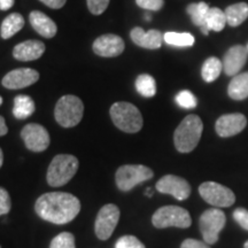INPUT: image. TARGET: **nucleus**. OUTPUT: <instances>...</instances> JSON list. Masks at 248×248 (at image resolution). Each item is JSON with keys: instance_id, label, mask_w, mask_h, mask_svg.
<instances>
[{"instance_id": "20e7f679", "label": "nucleus", "mask_w": 248, "mask_h": 248, "mask_svg": "<svg viewBox=\"0 0 248 248\" xmlns=\"http://www.w3.org/2000/svg\"><path fill=\"white\" fill-rule=\"evenodd\" d=\"M78 160L70 154H59L52 160L47 169V183L53 187L66 185L78 170Z\"/></svg>"}, {"instance_id": "f03ea898", "label": "nucleus", "mask_w": 248, "mask_h": 248, "mask_svg": "<svg viewBox=\"0 0 248 248\" xmlns=\"http://www.w3.org/2000/svg\"><path fill=\"white\" fill-rule=\"evenodd\" d=\"M203 123L198 115H188L182 121L173 133L175 146L181 153H190L199 144Z\"/></svg>"}, {"instance_id": "72a5a7b5", "label": "nucleus", "mask_w": 248, "mask_h": 248, "mask_svg": "<svg viewBox=\"0 0 248 248\" xmlns=\"http://www.w3.org/2000/svg\"><path fill=\"white\" fill-rule=\"evenodd\" d=\"M139 7L147 11H160L163 7L164 0H136Z\"/></svg>"}, {"instance_id": "aec40b11", "label": "nucleus", "mask_w": 248, "mask_h": 248, "mask_svg": "<svg viewBox=\"0 0 248 248\" xmlns=\"http://www.w3.org/2000/svg\"><path fill=\"white\" fill-rule=\"evenodd\" d=\"M229 97L233 100H244L248 97V71L233 76L228 88Z\"/></svg>"}, {"instance_id": "ea45409f", "label": "nucleus", "mask_w": 248, "mask_h": 248, "mask_svg": "<svg viewBox=\"0 0 248 248\" xmlns=\"http://www.w3.org/2000/svg\"><path fill=\"white\" fill-rule=\"evenodd\" d=\"M2 162H4V153H2L1 148H0V168H1Z\"/></svg>"}, {"instance_id": "f3484780", "label": "nucleus", "mask_w": 248, "mask_h": 248, "mask_svg": "<svg viewBox=\"0 0 248 248\" xmlns=\"http://www.w3.org/2000/svg\"><path fill=\"white\" fill-rule=\"evenodd\" d=\"M132 42L136 45L147 49H157L162 45L163 36L159 30L144 31L141 28H133L130 33Z\"/></svg>"}, {"instance_id": "2eb2a0df", "label": "nucleus", "mask_w": 248, "mask_h": 248, "mask_svg": "<svg viewBox=\"0 0 248 248\" xmlns=\"http://www.w3.org/2000/svg\"><path fill=\"white\" fill-rule=\"evenodd\" d=\"M123 39L117 35H104L97 38L93 43V52L102 58L119 57L124 51Z\"/></svg>"}, {"instance_id": "473e14b6", "label": "nucleus", "mask_w": 248, "mask_h": 248, "mask_svg": "<svg viewBox=\"0 0 248 248\" xmlns=\"http://www.w3.org/2000/svg\"><path fill=\"white\" fill-rule=\"evenodd\" d=\"M12 200L8 192L5 188L0 187V216L7 214L11 210Z\"/></svg>"}, {"instance_id": "f257e3e1", "label": "nucleus", "mask_w": 248, "mask_h": 248, "mask_svg": "<svg viewBox=\"0 0 248 248\" xmlns=\"http://www.w3.org/2000/svg\"><path fill=\"white\" fill-rule=\"evenodd\" d=\"M35 210L37 215L45 221L66 224L78 215L80 202L75 195L67 192H49L38 198Z\"/></svg>"}, {"instance_id": "b1692460", "label": "nucleus", "mask_w": 248, "mask_h": 248, "mask_svg": "<svg viewBox=\"0 0 248 248\" xmlns=\"http://www.w3.org/2000/svg\"><path fill=\"white\" fill-rule=\"evenodd\" d=\"M222 69L223 62L215 57H210L204 61L202 69H201V76H202L204 82L213 83L221 75Z\"/></svg>"}, {"instance_id": "0eeeda50", "label": "nucleus", "mask_w": 248, "mask_h": 248, "mask_svg": "<svg viewBox=\"0 0 248 248\" xmlns=\"http://www.w3.org/2000/svg\"><path fill=\"white\" fill-rule=\"evenodd\" d=\"M154 176L153 170L142 164H125L117 169L115 181L121 191L128 192L135 186L144 183Z\"/></svg>"}, {"instance_id": "dca6fc26", "label": "nucleus", "mask_w": 248, "mask_h": 248, "mask_svg": "<svg viewBox=\"0 0 248 248\" xmlns=\"http://www.w3.org/2000/svg\"><path fill=\"white\" fill-rule=\"evenodd\" d=\"M248 49L243 45H234L229 48L223 59V69L228 76H235L246 63Z\"/></svg>"}, {"instance_id": "9b49d317", "label": "nucleus", "mask_w": 248, "mask_h": 248, "mask_svg": "<svg viewBox=\"0 0 248 248\" xmlns=\"http://www.w3.org/2000/svg\"><path fill=\"white\" fill-rule=\"evenodd\" d=\"M21 137L28 150L32 152H43L49 146V135L47 130L40 124H27L21 131Z\"/></svg>"}, {"instance_id": "9d476101", "label": "nucleus", "mask_w": 248, "mask_h": 248, "mask_svg": "<svg viewBox=\"0 0 248 248\" xmlns=\"http://www.w3.org/2000/svg\"><path fill=\"white\" fill-rule=\"evenodd\" d=\"M120 219V209L116 204L108 203L99 210L94 223V231L98 239L107 240L115 230Z\"/></svg>"}, {"instance_id": "a878e982", "label": "nucleus", "mask_w": 248, "mask_h": 248, "mask_svg": "<svg viewBox=\"0 0 248 248\" xmlns=\"http://www.w3.org/2000/svg\"><path fill=\"white\" fill-rule=\"evenodd\" d=\"M136 89L138 93L145 98L154 97L156 93V83L148 74H141L136 79Z\"/></svg>"}, {"instance_id": "6ab92c4d", "label": "nucleus", "mask_w": 248, "mask_h": 248, "mask_svg": "<svg viewBox=\"0 0 248 248\" xmlns=\"http://www.w3.org/2000/svg\"><path fill=\"white\" fill-rule=\"evenodd\" d=\"M29 20L31 26H32L33 29H35L40 36L45 37V38H52V37L57 35V24H55V22L51 17H48L47 15L42 13V12H31Z\"/></svg>"}, {"instance_id": "cd10ccee", "label": "nucleus", "mask_w": 248, "mask_h": 248, "mask_svg": "<svg viewBox=\"0 0 248 248\" xmlns=\"http://www.w3.org/2000/svg\"><path fill=\"white\" fill-rule=\"evenodd\" d=\"M163 39L168 45L177 47H190L194 44V37L188 32H166Z\"/></svg>"}, {"instance_id": "bb28decb", "label": "nucleus", "mask_w": 248, "mask_h": 248, "mask_svg": "<svg viewBox=\"0 0 248 248\" xmlns=\"http://www.w3.org/2000/svg\"><path fill=\"white\" fill-rule=\"evenodd\" d=\"M209 6L206 2L201 1L197 2V4H191L187 6V13L190 15L192 22L195 26L202 28L204 27V22H206L207 13L209 11Z\"/></svg>"}, {"instance_id": "a18cd8bd", "label": "nucleus", "mask_w": 248, "mask_h": 248, "mask_svg": "<svg viewBox=\"0 0 248 248\" xmlns=\"http://www.w3.org/2000/svg\"><path fill=\"white\" fill-rule=\"evenodd\" d=\"M247 49H248V47H247Z\"/></svg>"}, {"instance_id": "412c9836", "label": "nucleus", "mask_w": 248, "mask_h": 248, "mask_svg": "<svg viewBox=\"0 0 248 248\" xmlns=\"http://www.w3.org/2000/svg\"><path fill=\"white\" fill-rule=\"evenodd\" d=\"M226 22L230 27H238L248 18V4L247 2H238L225 8Z\"/></svg>"}, {"instance_id": "4c0bfd02", "label": "nucleus", "mask_w": 248, "mask_h": 248, "mask_svg": "<svg viewBox=\"0 0 248 248\" xmlns=\"http://www.w3.org/2000/svg\"><path fill=\"white\" fill-rule=\"evenodd\" d=\"M15 0H0V9L1 11H8L9 8L13 7Z\"/></svg>"}, {"instance_id": "f704fd0d", "label": "nucleus", "mask_w": 248, "mask_h": 248, "mask_svg": "<svg viewBox=\"0 0 248 248\" xmlns=\"http://www.w3.org/2000/svg\"><path fill=\"white\" fill-rule=\"evenodd\" d=\"M234 221L239 224L244 230L248 231V210L245 208H237L233 212Z\"/></svg>"}, {"instance_id": "c03bdc74", "label": "nucleus", "mask_w": 248, "mask_h": 248, "mask_svg": "<svg viewBox=\"0 0 248 248\" xmlns=\"http://www.w3.org/2000/svg\"><path fill=\"white\" fill-rule=\"evenodd\" d=\"M1 104H2V98L0 97V106H1Z\"/></svg>"}, {"instance_id": "4be33fe9", "label": "nucleus", "mask_w": 248, "mask_h": 248, "mask_svg": "<svg viewBox=\"0 0 248 248\" xmlns=\"http://www.w3.org/2000/svg\"><path fill=\"white\" fill-rule=\"evenodd\" d=\"M35 113V102L29 95L20 94L14 99L13 115L17 120H24Z\"/></svg>"}, {"instance_id": "58836bf2", "label": "nucleus", "mask_w": 248, "mask_h": 248, "mask_svg": "<svg viewBox=\"0 0 248 248\" xmlns=\"http://www.w3.org/2000/svg\"><path fill=\"white\" fill-rule=\"evenodd\" d=\"M7 132H8V128L7 125H6L4 117L0 116V137H1V136H5Z\"/></svg>"}, {"instance_id": "a19ab883", "label": "nucleus", "mask_w": 248, "mask_h": 248, "mask_svg": "<svg viewBox=\"0 0 248 248\" xmlns=\"http://www.w3.org/2000/svg\"><path fill=\"white\" fill-rule=\"evenodd\" d=\"M145 194H146L147 195V197H152V195H153V193H152V188H147V190H146V193H145Z\"/></svg>"}, {"instance_id": "5701e85b", "label": "nucleus", "mask_w": 248, "mask_h": 248, "mask_svg": "<svg viewBox=\"0 0 248 248\" xmlns=\"http://www.w3.org/2000/svg\"><path fill=\"white\" fill-rule=\"evenodd\" d=\"M24 27V18L21 14L13 13L2 21L0 33L4 39H8L17 33Z\"/></svg>"}, {"instance_id": "a211bd4d", "label": "nucleus", "mask_w": 248, "mask_h": 248, "mask_svg": "<svg viewBox=\"0 0 248 248\" xmlns=\"http://www.w3.org/2000/svg\"><path fill=\"white\" fill-rule=\"evenodd\" d=\"M45 45L39 40H27L20 43L13 49L14 58L18 61H33L44 54Z\"/></svg>"}, {"instance_id": "e433bc0d", "label": "nucleus", "mask_w": 248, "mask_h": 248, "mask_svg": "<svg viewBox=\"0 0 248 248\" xmlns=\"http://www.w3.org/2000/svg\"><path fill=\"white\" fill-rule=\"evenodd\" d=\"M40 1H42L43 4H45L49 8L59 9V8L63 7L67 0H40Z\"/></svg>"}, {"instance_id": "393cba45", "label": "nucleus", "mask_w": 248, "mask_h": 248, "mask_svg": "<svg viewBox=\"0 0 248 248\" xmlns=\"http://www.w3.org/2000/svg\"><path fill=\"white\" fill-rule=\"evenodd\" d=\"M226 24H228V22H226V16L224 12L217 7H210L208 13H207L204 27L208 28L209 30L218 32V31H222L224 29Z\"/></svg>"}, {"instance_id": "1a4fd4ad", "label": "nucleus", "mask_w": 248, "mask_h": 248, "mask_svg": "<svg viewBox=\"0 0 248 248\" xmlns=\"http://www.w3.org/2000/svg\"><path fill=\"white\" fill-rule=\"evenodd\" d=\"M199 193L207 203L216 208L230 207L235 201V195L232 190L215 182L202 183L199 186Z\"/></svg>"}, {"instance_id": "79ce46f5", "label": "nucleus", "mask_w": 248, "mask_h": 248, "mask_svg": "<svg viewBox=\"0 0 248 248\" xmlns=\"http://www.w3.org/2000/svg\"><path fill=\"white\" fill-rule=\"evenodd\" d=\"M145 20H146V21H148V22H150V21H151V15H150V14H146V15H145Z\"/></svg>"}, {"instance_id": "39448f33", "label": "nucleus", "mask_w": 248, "mask_h": 248, "mask_svg": "<svg viewBox=\"0 0 248 248\" xmlns=\"http://www.w3.org/2000/svg\"><path fill=\"white\" fill-rule=\"evenodd\" d=\"M83 114L84 105L75 95H63L55 105V120L63 128H73L77 125L82 121Z\"/></svg>"}, {"instance_id": "c9c22d12", "label": "nucleus", "mask_w": 248, "mask_h": 248, "mask_svg": "<svg viewBox=\"0 0 248 248\" xmlns=\"http://www.w3.org/2000/svg\"><path fill=\"white\" fill-rule=\"evenodd\" d=\"M181 248H209L208 245L195 239H186L183 241Z\"/></svg>"}, {"instance_id": "2f4dec72", "label": "nucleus", "mask_w": 248, "mask_h": 248, "mask_svg": "<svg viewBox=\"0 0 248 248\" xmlns=\"http://www.w3.org/2000/svg\"><path fill=\"white\" fill-rule=\"evenodd\" d=\"M110 0H86L89 11L94 15H100L106 11Z\"/></svg>"}, {"instance_id": "c85d7f7f", "label": "nucleus", "mask_w": 248, "mask_h": 248, "mask_svg": "<svg viewBox=\"0 0 248 248\" xmlns=\"http://www.w3.org/2000/svg\"><path fill=\"white\" fill-rule=\"evenodd\" d=\"M175 100L179 107L185 108V109H192V108L197 107L198 105L195 95L191 91H187V90H183V91L178 92Z\"/></svg>"}, {"instance_id": "7c9ffc66", "label": "nucleus", "mask_w": 248, "mask_h": 248, "mask_svg": "<svg viewBox=\"0 0 248 248\" xmlns=\"http://www.w3.org/2000/svg\"><path fill=\"white\" fill-rule=\"evenodd\" d=\"M115 248H145L144 244L133 235H124L116 241Z\"/></svg>"}, {"instance_id": "7ed1b4c3", "label": "nucleus", "mask_w": 248, "mask_h": 248, "mask_svg": "<svg viewBox=\"0 0 248 248\" xmlns=\"http://www.w3.org/2000/svg\"><path fill=\"white\" fill-rule=\"evenodd\" d=\"M110 117L116 128L126 133H136L142 128L141 113L135 105L130 102H115L110 107Z\"/></svg>"}, {"instance_id": "37998d69", "label": "nucleus", "mask_w": 248, "mask_h": 248, "mask_svg": "<svg viewBox=\"0 0 248 248\" xmlns=\"http://www.w3.org/2000/svg\"><path fill=\"white\" fill-rule=\"evenodd\" d=\"M244 248H248V240L246 241V243H245V245H244Z\"/></svg>"}, {"instance_id": "c756f323", "label": "nucleus", "mask_w": 248, "mask_h": 248, "mask_svg": "<svg viewBox=\"0 0 248 248\" xmlns=\"http://www.w3.org/2000/svg\"><path fill=\"white\" fill-rule=\"evenodd\" d=\"M49 248H76L75 237L69 232H62L51 241Z\"/></svg>"}, {"instance_id": "f8f14e48", "label": "nucleus", "mask_w": 248, "mask_h": 248, "mask_svg": "<svg viewBox=\"0 0 248 248\" xmlns=\"http://www.w3.org/2000/svg\"><path fill=\"white\" fill-rule=\"evenodd\" d=\"M156 190L160 193L170 194L179 201L186 200L191 194V186L186 179L175 175H166L156 183Z\"/></svg>"}, {"instance_id": "49530a36", "label": "nucleus", "mask_w": 248, "mask_h": 248, "mask_svg": "<svg viewBox=\"0 0 248 248\" xmlns=\"http://www.w3.org/2000/svg\"><path fill=\"white\" fill-rule=\"evenodd\" d=\"M0 248H1V247H0Z\"/></svg>"}, {"instance_id": "4468645a", "label": "nucleus", "mask_w": 248, "mask_h": 248, "mask_svg": "<svg viewBox=\"0 0 248 248\" xmlns=\"http://www.w3.org/2000/svg\"><path fill=\"white\" fill-rule=\"evenodd\" d=\"M39 79V73L30 68H18L12 70L2 78V85L9 90H20L35 84Z\"/></svg>"}, {"instance_id": "ddd939ff", "label": "nucleus", "mask_w": 248, "mask_h": 248, "mask_svg": "<svg viewBox=\"0 0 248 248\" xmlns=\"http://www.w3.org/2000/svg\"><path fill=\"white\" fill-rule=\"evenodd\" d=\"M247 125L246 116L240 113L225 114L222 115L216 121L215 130L216 133L222 138L232 137V136L238 135Z\"/></svg>"}, {"instance_id": "423d86ee", "label": "nucleus", "mask_w": 248, "mask_h": 248, "mask_svg": "<svg viewBox=\"0 0 248 248\" xmlns=\"http://www.w3.org/2000/svg\"><path fill=\"white\" fill-rule=\"evenodd\" d=\"M152 223L155 228L166 229L173 228L186 229L192 224L190 213L178 206H164L154 213Z\"/></svg>"}, {"instance_id": "6e6552de", "label": "nucleus", "mask_w": 248, "mask_h": 248, "mask_svg": "<svg viewBox=\"0 0 248 248\" xmlns=\"http://www.w3.org/2000/svg\"><path fill=\"white\" fill-rule=\"evenodd\" d=\"M226 216L219 208L207 209L200 216V231L207 245H214L218 240L219 233L224 229Z\"/></svg>"}]
</instances>
